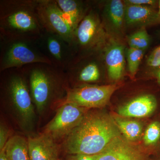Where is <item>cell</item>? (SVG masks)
I'll use <instances>...</instances> for the list:
<instances>
[{
  "mask_svg": "<svg viewBox=\"0 0 160 160\" xmlns=\"http://www.w3.org/2000/svg\"><path fill=\"white\" fill-rule=\"evenodd\" d=\"M120 133L113 118L102 112H87L65 138L63 148L68 154H98Z\"/></svg>",
  "mask_w": 160,
  "mask_h": 160,
  "instance_id": "6da1fadb",
  "label": "cell"
},
{
  "mask_svg": "<svg viewBox=\"0 0 160 160\" xmlns=\"http://www.w3.org/2000/svg\"><path fill=\"white\" fill-rule=\"evenodd\" d=\"M26 73L32 102L42 114L50 104L65 99L69 86L64 69L46 63L22 67Z\"/></svg>",
  "mask_w": 160,
  "mask_h": 160,
  "instance_id": "7a4b0ae2",
  "label": "cell"
},
{
  "mask_svg": "<svg viewBox=\"0 0 160 160\" xmlns=\"http://www.w3.org/2000/svg\"><path fill=\"white\" fill-rule=\"evenodd\" d=\"M45 32L37 0L0 1V34L38 41Z\"/></svg>",
  "mask_w": 160,
  "mask_h": 160,
  "instance_id": "3957f363",
  "label": "cell"
},
{
  "mask_svg": "<svg viewBox=\"0 0 160 160\" xmlns=\"http://www.w3.org/2000/svg\"><path fill=\"white\" fill-rule=\"evenodd\" d=\"M1 74L4 102L12 109L20 128L23 131H32L36 116L25 72L22 67L12 68Z\"/></svg>",
  "mask_w": 160,
  "mask_h": 160,
  "instance_id": "277c9868",
  "label": "cell"
},
{
  "mask_svg": "<svg viewBox=\"0 0 160 160\" xmlns=\"http://www.w3.org/2000/svg\"><path fill=\"white\" fill-rule=\"evenodd\" d=\"M39 63L53 65L38 41L0 34V72Z\"/></svg>",
  "mask_w": 160,
  "mask_h": 160,
  "instance_id": "5b68a950",
  "label": "cell"
},
{
  "mask_svg": "<svg viewBox=\"0 0 160 160\" xmlns=\"http://www.w3.org/2000/svg\"><path fill=\"white\" fill-rule=\"evenodd\" d=\"M108 41L99 15L91 9L74 31L72 48L75 56L101 52Z\"/></svg>",
  "mask_w": 160,
  "mask_h": 160,
  "instance_id": "8992f818",
  "label": "cell"
},
{
  "mask_svg": "<svg viewBox=\"0 0 160 160\" xmlns=\"http://www.w3.org/2000/svg\"><path fill=\"white\" fill-rule=\"evenodd\" d=\"M118 88L116 84L99 85H84L66 89V95L61 105L73 103L86 109L100 108L109 102L110 98Z\"/></svg>",
  "mask_w": 160,
  "mask_h": 160,
  "instance_id": "52a82bcc",
  "label": "cell"
},
{
  "mask_svg": "<svg viewBox=\"0 0 160 160\" xmlns=\"http://www.w3.org/2000/svg\"><path fill=\"white\" fill-rule=\"evenodd\" d=\"M37 10L45 31L59 36L72 47L74 31L56 0H37Z\"/></svg>",
  "mask_w": 160,
  "mask_h": 160,
  "instance_id": "ba28073f",
  "label": "cell"
},
{
  "mask_svg": "<svg viewBox=\"0 0 160 160\" xmlns=\"http://www.w3.org/2000/svg\"><path fill=\"white\" fill-rule=\"evenodd\" d=\"M88 109L73 103L62 104L54 117L45 126L43 133L55 141L66 138L79 124Z\"/></svg>",
  "mask_w": 160,
  "mask_h": 160,
  "instance_id": "9c48e42d",
  "label": "cell"
},
{
  "mask_svg": "<svg viewBox=\"0 0 160 160\" xmlns=\"http://www.w3.org/2000/svg\"><path fill=\"white\" fill-rule=\"evenodd\" d=\"M38 43L53 65L63 69L75 56L69 43L53 33L45 31Z\"/></svg>",
  "mask_w": 160,
  "mask_h": 160,
  "instance_id": "30bf717a",
  "label": "cell"
},
{
  "mask_svg": "<svg viewBox=\"0 0 160 160\" xmlns=\"http://www.w3.org/2000/svg\"><path fill=\"white\" fill-rule=\"evenodd\" d=\"M96 160H148L138 148L120 135L111 141Z\"/></svg>",
  "mask_w": 160,
  "mask_h": 160,
  "instance_id": "8fae6325",
  "label": "cell"
},
{
  "mask_svg": "<svg viewBox=\"0 0 160 160\" xmlns=\"http://www.w3.org/2000/svg\"><path fill=\"white\" fill-rule=\"evenodd\" d=\"M108 76L113 81L120 79L124 74L125 67V51L122 44L115 40H109L103 48Z\"/></svg>",
  "mask_w": 160,
  "mask_h": 160,
  "instance_id": "7c38bea8",
  "label": "cell"
},
{
  "mask_svg": "<svg viewBox=\"0 0 160 160\" xmlns=\"http://www.w3.org/2000/svg\"><path fill=\"white\" fill-rule=\"evenodd\" d=\"M30 160H57L59 147L55 140L42 133L36 137L28 138Z\"/></svg>",
  "mask_w": 160,
  "mask_h": 160,
  "instance_id": "4fadbf2b",
  "label": "cell"
},
{
  "mask_svg": "<svg viewBox=\"0 0 160 160\" xmlns=\"http://www.w3.org/2000/svg\"><path fill=\"white\" fill-rule=\"evenodd\" d=\"M154 96L144 94L132 100L118 110L119 115L125 118H141L151 115L157 107Z\"/></svg>",
  "mask_w": 160,
  "mask_h": 160,
  "instance_id": "5bb4252c",
  "label": "cell"
},
{
  "mask_svg": "<svg viewBox=\"0 0 160 160\" xmlns=\"http://www.w3.org/2000/svg\"><path fill=\"white\" fill-rule=\"evenodd\" d=\"M125 5L126 25L145 27L160 23L158 12L152 7Z\"/></svg>",
  "mask_w": 160,
  "mask_h": 160,
  "instance_id": "9a60e30c",
  "label": "cell"
},
{
  "mask_svg": "<svg viewBox=\"0 0 160 160\" xmlns=\"http://www.w3.org/2000/svg\"><path fill=\"white\" fill-rule=\"evenodd\" d=\"M73 31L90 9L84 2L77 0H56Z\"/></svg>",
  "mask_w": 160,
  "mask_h": 160,
  "instance_id": "2e32d148",
  "label": "cell"
},
{
  "mask_svg": "<svg viewBox=\"0 0 160 160\" xmlns=\"http://www.w3.org/2000/svg\"><path fill=\"white\" fill-rule=\"evenodd\" d=\"M106 19L115 31L122 33L126 24L125 5L120 0H112L108 2L104 8Z\"/></svg>",
  "mask_w": 160,
  "mask_h": 160,
  "instance_id": "e0dca14e",
  "label": "cell"
},
{
  "mask_svg": "<svg viewBox=\"0 0 160 160\" xmlns=\"http://www.w3.org/2000/svg\"><path fill=\"white\" fill-rule=\"evenodd\" d=\"M4 149L10 160H30L28 140L22 136L15 135L9 138Z\"/></svg>",
  "mask_w": 160,
  "mask_h": 160,
  "instance_id": "ac0fdd59",
  "label": "cell"
},
{
  "mask_svg": "<svg viewBox=\"0 0 160 160\" xmlns=\"http://www.w3.org/2000/svg\"><path fill=\"white\" fill-rule=\"evenodd\" d=\"M121 132L128 141L138 140L142 132V124L138 121L124 119L118 116L113 118Z\"/></svg>",
  "mask_w": 160,
  "mask_h": 160,
  "instance_id": "d6986e66",
  "label": "cell"
},
{
  "mask_svg": "<svg viewBox=\"0 0 160 160\" xmlns=\"http://www.w3.org/2000/svg\"><path fill=\"white\" fill-rule=\"evenodd\" d=\"M150 37L145 27H141L138 31L129 35L128 43L129 48L145 51L150 44Z\"/></svg>",
  "mask_w": 160,
  "mask_h": 160,
  "instance_id": "ffe728a7",
  "label": "cell"
},
{
  "mask_svg": "<svg viewBox=\"0 0 160 160\" xmlns=\"http://www.w3.org/2000/svg\"><path fill=\"white\" fill-rule=\"evenodd\" d=\"M145 51L141 49L129 48L127 52L128 69L132 77H134L144 56Z\"/></svg>",
  "mask_w": 160,
  "mask_h": 160,
  "instance_id": "44dd1931",
  "label": "cell"
},
{
  "mask_svg": "<svg viewBox=\"0 0 160 160\" xmlns=\"http://www.w3.org/2000/svg\"><path fill=\"white\" fill-rule=\"evenodd\" d=\"M147 146H156L160 142V121L156 120L150 123L146 128L143 138Z\"/></svg>",
  "mask_w": 160,
  "mask_h": 160,
  "instance_id": "7402d4cb",
  "label": "cell"
},
{
  "mask_svg": "<svg viewBox=\"0 0 160 160\" xmlns=\"http://www.w3.org/2000/svg\"><path fill=\"white\" fill-rule=\"evenodd\" d=\"M147 64L149 67L155 69L160 67V45L152 52L147 59Z\"/></svg>",
  "mask_w": 160,
  "mask_h": 160,
  "instance_id": "603a6c76",
  "label": "cell"
},
{
  "mask_svg": "<svg viewBox=\"0 0 160 160\" xmlns=\"http://www.w3.org/2000/svg\"><path fill=\"white\" fill-rule=\"evenodd\" d=\"M9 129L3 123H1L0 126V151L5 148L6 143L9 140Z\"/></svg>",
  "mask_w": 160,
  "mask_h": 160,
  "instance_id": "cb8c5ba5",
  "label": "cell"
},
{
  "mask_svg": "<svg viewBox=\"0 0 160 160\" xmlns=\"http://www.w3.org/2000/svg\"><path fill=\"white\" fill-rule=\"evenodd\" d=\"M124 2L127 5L153 7L157 5L158 2L155 0H126Z\"/></svg>",
  "mask_w": 160,
  "mask_h": 160,
  "instance_id": "d4e9b609",
  "label": "cell"
},
{
  "mask_svg": "<svg viewBox=\"0 0 160 160\" xmlns=\"http://www.w3.org/2000/svg\"><path fill=\"white\" fill-rule=\"evenodd\" d=\"M98 154H68L66 160H96Z\"/></svg>",
  "mask_w": 160,
  "mask_h": 160,
  "instance_id": "484cf974",
  "label": "cell"
},
{
  "mask_svg": "<svg viewBox=\"0 0 160 160\" xmlns=\"http://www.w3.org/2000/svg\"><path fill=\"white\" fill-rule=\"evenodd\" d=\"M154 75L158 84L160 85V67L155 69L154 72Z\"/></svg>",
  "mask_w": 160,
  "mask_h": 160,
  "instance_id": "4316f807",
  "label": "cell"
},
{
  "mask_svg": "<svg viewBox=\"0 0 160 160\" xmlns=\"http://www.w3.org/2000/svg\"><path fill=\"white\" fill-rule=\"evenodd\" d=\"M0 160H10L6 155L5 149L0 151Z\"/></svg>",
  "mask_w": 160,
  "mask_h": 160,
  "instance_id": "83f0119b",
  "label": "cell"
},
{
  "mask_svg": "<svg viewBox=\"0 0 160 160\" xmlns=\"http://www.w3.org/2000/svg\"><path fill=\"white\" fill-rule=\"evenodd\" d=\"M159 10L158 11V13L160 17V1H159Z\"/></svg>",
  "mask_w": 160,
  "mask_h": 160,
  "instance_id": "f1b7e54d",
  "label": "cell"
},
{
  "mask_svg": "<svg viewBox=\"0 0 160 160\" xmlns=\"http://www.w3.org/2000/svg\"></svg>",
  "mask_w": 160,
  "mask_h": 160,
  "instance_id": "f546056e",
  "label": "cell"
}]
</instances>
